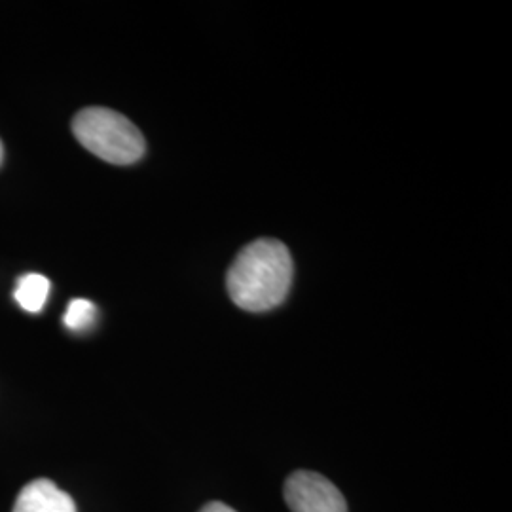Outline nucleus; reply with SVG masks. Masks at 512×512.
<instances>
[{"instance_id":"1","label":"nucleus","mask_w":512,"mask_h":512,"mask_svg":"<svg viewBox=\"0 0 512 512\" xmlns=\"http://www.w3.org/2000/svg\"><path fill=\"white\" fill-rule=\"evenodd\" d=\"M293 258L277 239H256L228 270L232 302L245 311H270L283 304L293 285Z\"/></svg>"},{"instance_id":"2","label":"nucleus","mask_w":512,"mask_h":512,"mask_svg":"<svg viewBox=\"0 0 512 512\" xmlns=\"http://www.w3.org/2000/svg\"><path fill=\"white\" fill-rule=\"evenodd\" d=\"M73 133L82 147L109 164H135L145 156L143 133L124 114L114 110H80L74 116Z\"/></svg>"},{"instance_id":"3","label":"nucleus","mask_w":512,"mask_h":512,"mask_svg":"<svg viewBox=\"0 0 512 512\" xmlns=\"http://www.w3.org/2000/svg\"><path fill=\"white\" fill-rule=\"evenodd\" d=\"M285 501L293 512H348V503L329 478L296 471L285 484Z\"/></svg>"},{"instance_id":"4","label":"nucleus","mask_w":512,"mask_h":512,"mask_svg":"<svg viewBox=\"0 0 512 512\" xmlns=\"http://www.w3.org/2000/svg\"><path fill=\"white\" fill-rule=\"evenodd\" d=\"M14 512H76V505L52 480L38 478L19 492Z\"/></svg>"},{"instance_id":"5","label":"nucleus","mask_w":512,"mask_h":512,"mask_svg":"<svg viewBox=\"0 0 512 512\" xmlns=\"http://www.w3.org/2000/svg\"><path fill=\"white\" fill-rule=\"evenodd\" d=\"M50 294V279L40 274L23 275L14 291L19 306L29 313H38L46 306Z\"/></svg>"},{"instance_id":"6","label":"nucleus","mask_w":512,"mask_h":512,"mask_svg":"<svg viewBox=\"0 0 512 512\" xmlns=\"http://www.w3.org/2000/svg\"><path fill=\"white\" fill-rule=\"evenodd\" d=\"M97 319V308L95 304L86 300V298H74L69 304V308L63 315V323L69 330H82L92 329L93 323Z\"/></svg>"},{"instance_id":"7","label":"nucleus","mask_w":512,"mask_h":512,"mask_svg":"<svg viewBox=\"0 0 512 512\" xmlns=\"http://www.w3.org/2000/svg\"><path fill=\"white\" fill-rule=\"evenodd\" d=\"M200 512H238L234 511L232 507H228V505H224V503H219V501H215V503H209V505H205L202 511Z\"/></svg>"},{"instance_id":"8","label":"nucleus","mask_w":512,"mask_h":512,"mask_svg":"<svg viewBox=\"0 0 512 512\" xmlns=\"http://www.w3.org/2000/svg\"><path fill=\"white\" fill-rule=\"evenodd\" d=\"M2 156H4V150H2V143H0V164H2Z\"/></svg>"}]
</instances>
